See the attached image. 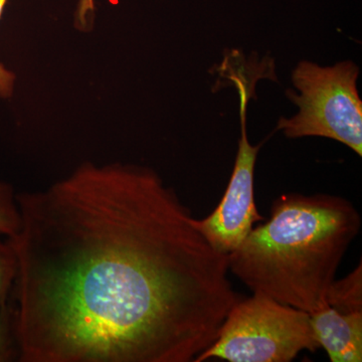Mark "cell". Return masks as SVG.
<instances>
[{
	"mask_svg": "<svg viewBox=\"0 0 362 362\" xmlns=\"http://www.w3.org/2000/svg\"><path fill=\"white\" fill-rule=\"evenodd\" d=\"M90 1H92V0H90Z\"/></svg>",
	"mask_w": 362,
	"mask_h": 362,
	"instance_id": "7c38bea8",
	"label": "cell"
},
{
	"mask_svg": "<svg viewBox=\"0 0 362 362\" xmlns=\"http://www.w3.org/2000/svg\"><path fill=\"white\" fill-rule=\"evenodd\" d=\"M16 201L18 361H194L240 299L152 169L84 163Z\"/></svg>",
	"mask_w": 362,
	"mask_h": 362,
	"instance_id": "6da1fadb",
	"label": "cell"
},
{
	"mask_svg": "<svg viewBox=\"0 0 362 362\" xmlns=\"http://www.w3.org/2000/svg\"><path fill=\"white\" fill-rule=\"evenodd\" d=\"M16 255L8 239L0 237V306L9 301L16 275Z\"/></svg>",
	"mask_w": 362,
	"mask_h": 362,
	"instance_id": "30bf717a",
	"label": "cell"
},
{
	"mask_svg": "<svg viewBox=\"0 0 362 362\" xmlns=\"http://www.w3.org/2000/svg\"><path fill=\"white\" fill-rule=\"evenodd\" d=\"M310 318L317 341L330 361H362V311L339 313L327 305Z\"/></svg>",
	"mask_w": 362,
	"mask_h": 362,
	"instance_id": "8992f818",
	"label": "cell"
},
{
	"mask_svg": "<svg viewBox=\"0 0 362 362\" xmlns=\"http://www.w3.org/2000/svg\"><path fill=\"white\" fill-rule=\"evenodd\" d=\"M6 2L7 0H0V16ZM14 83H16V75L0 63V98L1 99H8L13 96Z\"/></svg>",
	"mask_w": 362,
	"mask_h": 362,
	"instance_id": "8fae6325",
	"label": "cell"
},
{
	"mask_svg": "<svg viewBox=\"0 0 362 362\" xmlns=\"http://www.w3.org/2000/svg\"><path fill=\"white\" fill-rule=\"evenodd\" d=\"M233 80L240 94V138L232 177L213 213L204 220H194V226L209 244L225 255H230L243 244L255 223L265 221L255 202V166L262 143H250L247 131L249 90L237 78Z\"/></svg>",
	"mask_w": 362,
	"mask_h": 362,
	"instance_id": "5b68a950",
	"label": "cell"
},
{
	"mask_svg": "<svg viewBox=\"0 0 362 362\" xmlns=\"http://www.w3.org/2000/svg\"><path fill=\"white\" fill-rule=\"evenodd\" d=\"M359 68L343 61L323 66L301 61L292 73L298 93L286 95L299 107L291 118L281 117L277 129L290 139L318 136L343 143L362 156V102L357 90Z\"/></svg>",
	"mask_w": 362,
	"mask_h": 362,
	"instance_id": "277c9868",
	"label": "cell"
},
{
	"mask_svg": "<svg viewBox=\"0 0 362 362\" xmlns=\"http://www.w3.org/2000/svg\"><path fill=\"white\" fill-rule=\"evenodd\" d=\"M326 302L339 313L362 311V264L341 280H334L326 293Z\"/></svg>",
	"mask_w": 362,
	"mask_h": 362,
	"instance_id": "52a82bcc",
	"label": "cell"
},
{
	"mask_svg": "<svg viewBox=\"0 0 362 362\" xmlns=\"http://www.w3.org/2000/svg\"><path fill=\"white\" fill-rule=\"evenodd\" d=\"M18 361L16 309L13 302L0 306V362Z\"/></svg>",
	"mask_w": 362,
	"mask_h": 362,
	"instance_id": "9c48e42d",
	"label": "cell"
},
{
	"mask_svg": "<svg viewBox=\"0 0 362 362\" xmlns=\"http://www.w3.org/2000/svg\"><path fill=\"white\" fill-rule=\"evenodd\" d=\"M319 349L310 314L254 293L235 302L216 341L194 361L290 362Z\"/></svg>",
	"mask_w": 362,
	"mask_h": 362,
	"instance_id": "3957f363",
	"label": "cell"
},
{
	"mask_svg": "<svg viewBox=\"0 0 362 362\" xmlns=\"http://www.w3.org/2000/svg\"><path fill=\"white\" fill-rule=\"evenodd\" d=\"M21 218L16 195L9 183L0 181V237L13 239L20 232Z\"/></svg>",
	"mask_w": 362,
	"mask_h": 362,
	"instance_id": "ba28073f",
	"label": "cell"
},
{
	"mask_svg": "<svg viewBox=\"0 0 362 362\" xmlns=\"http://www.w3.org/2000/svg\"><path fill=\"white\" fill-rule=\"evenodd\" d=\"M361 226L343 197L283 194L270 220L228 255V271L252 293L314 313L327 306L326 293Z\"/></svg>",
	"mask_w": 362,
	"mask_h": 362,
	"instance_id": "7a4b0ae2",
	"label": "cell"
}]
</instances>
